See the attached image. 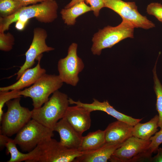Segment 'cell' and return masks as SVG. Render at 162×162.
<instances>
[{
    "label": "cell",
    "instance_id": "cell-1",
    "mask_svg": "<svg viewBox=\"0 0 162 162\" xmlns=\"http://www.w3.org/2000/svg\"><path fill=\"white\" fill-rule=\"evenodd\" d=\"M58 8L55 0L22 6L14 14L6 17H0V32L8 30L10 25L17 20L28 22L30 19L34 18L41 23L52 22L57 17Z\"/></svg>",
    "mask_w": 162,
    "mask_h": 162
},
{
    "label": "cell",
    "instance_id": "cell-2",
    "mask_svg": "<svg viewBox=\"0 0 162 162\" xmlns=\"http://www.w3.org/2000/svg\"><path fill=\"white\" fill-rule=\"evenodd\" d=\"M33 150L28 162H71L83 153L79 149L68 148L52 138L41 142Z\"/></svg>",
    "mask_w": 162,
    "mask_h": 162
},
{
    "label": "cell",
    "instance_id": "cell-3",
    "mask_svg": "<svg viewBox=\"0 0 162 162\" xmlns=\"http://www.w3.org/2000/svg\"><path fill=\"white\" fill-rule=\"evenodd\" d=\"M69 104L68 95L58 90L43 106L31 110L32 119L52 130L56 123L64 117Z\"/></svg>",
    "mask_w": 162,
    "mask_h": 162
},
{
    "label": "cell",
    "instance_id": "cell-4",
    "mask_svg": "<svg viewBox=\"0 0 162 162\" xmlns=\"http://www.w3.org/2000/svg\"><path fill=\"white\" fill-rule=\"evenodd\" d=\"M134 28L131 23L122 20L116 26H108L100 30L94 34L92 39L91 50L92 53L100 55L102 50L111 48L125 38H134Z\"/></svg>",
    "mask_w": 162,
    "mask_h": 162
},
{
    "label": "cell",
    "instance_id": "cell-5",
    "mask_svg": "<svg viewBox=\"0 0 162 162\" xmlns=\"http://www.w3.org/2000/svg\"><path fill=\"white\" fill-rule=\"evenodd\" d=\"M20 98L11 100L5 103L8 109L0 121L1 134L11 136L16 134L32 118V111L21 105Z\"/></svg>",
    "mask_w": 162,
    "mask_h": 162
},
{
    "label": "cell",
    "instance_id": "cell-6",
    "mask_svg": "<svg viewBox=\"0 0 162 162\" xmlns=\"http://www.w3.org/2000/svg\"><path fill=\"white\" fill-rule=\"evenodd\" d=\"M63 83L58 75L45 74L32 86L20 90V94L21 96L30 98L34 108H38L48 100L51 94L62 87Z\"/></svg>",
    "mask_w": 162,
    "mask_h": 162
},
{
    "label": "cell",
    "instance_id": "cell-7",
    "mask_svg": "<svg viewBox=\"0 0 162 162\" xmlns=\"http://www.w3.org/2000/svg\"><path fill=\"white\" fill-rule=\"evenodd\" d=\"M150 143V140H143L132 136L116 150L109 160L111 162H150L152 154L148 148Z\"/></svg>",
    "mask_w": 162,
    "mask_h": 162
},
{
    "label": "cell",
    "instance_id": "cell-8",
    "mask_svg": "<svg viewBox=\"0 0 162 162\" xmlns=\"http://www.w3.org/2000/svg\"><path fill=\"white\" fill-rule=\"evenodd\" d=\"M53 131L32 119L16 133L14 140L22 151L28 152L41 142L52 137Z\"/></svg>",
    "mask_w": 162,
    "mask_h": 162
},
{
    "label": "cell",
    "instance_id": "cell-9",
    "mask_svg": "<svg viewBox=\"0 0 162 162\" xmlns=\"http://www.w3.org/2000/svg\"><path fill=\"white\" fill-rule=\"evenodd\" d=\"M104 0L105 7L113 10L119 15L122 20L128 22L134 28L148 29L155 26L146 16L139 13L135 2L122 0Z\"/></svg>",
    "mask_w": 162,
    "mask_h": 162
},
{
    "label": "cell",
    "instance_id": "cell-10",
    "mask_svg": "<svg viewBox=\"0 0 162 162\" xmlns=\"http://www.w3.org/2000/svg\"><path fill=\"white\" fill-rule=\"evenodd\" d=\"M77 44L72 43L68 50V55L60 59L58 64V76L64 82L76 86L79 81V74L83 69L84 64L77 54Z\"/></svg>",
    "mask_w": 162,
    "mask_h": 162
},
{
    "label": "cell",
    "instance_id": "cell-11",
    "mask_svg": "<svg viewBox=\"0 0 162 162\" xmlns=\"http://www.w3.org/2000/svg\"><path fill=\"white\" fill-rule=\"evenodd\" d=\"M47 37L46 31L40 27H36L33 30V37L30 47L25 53L26 60L16 74L18 80L26 69L31 68L35 64V60L43 52L53 50L54 48L49 46L46 44Z\"/></svg>",
    "mask_w": 162,
    "mask_h": 162
},
{
    "label": "cell",
    "instance_id": "cell-12",
    "mask_svg": "<svg viewBox=\"0 0 162 162\" xmlns=\"http://www.w3.org/2000/svg\"><path fill=\"white\" fill-rule=\"evenodd\" d=\"M69 101L70 104L82 106L91 112L97 110L104 112L118 120L133 126L140 122L142 119L134 118L118 111L110 104L107 100L101 102L94 98L93 101L90 104L83 103L80 100L75 101L70 98H69Z\"/></svg>",
    "mask_w": 162,
    "mask_h": 162
},
{
    "label": "cell",
    "instance_id": "cell-13",
    "mask_svg": "<svg viewBox=\"0 0 162 162\" xmlns=\"http://www.w3.org/2000/svg\"><path fill=\"white\" fill-rule=\"evenodd\" d=\"M91 112L84 107L76 105L68 106L64 118L78 133L82 135L90 127Z\"/></svg>",
    "mask_w": 162,
    "mask_h": 162
},
{
    "label": "cell",
    "instance_id": "cell-14",
    "mask_svg": "<svg viewBox=\"0 0 162 162\" xmlns=\"http://www.w3.org/2000/svg\"><path fill=\"white\" fill-rule=\"evenodd\" d=\"M58 132L60 136V143L68 148L79 149L83 136L78 133L64 117L60 119L52 129Z\"/></svg>",
    "mask_w": 162,
    "mask_h": 162
},
{
    "label": "cell",
    "instance_id": "cell-15",
    "mask_svg": "<svg viewBox=\"0 0 162 162\" xmlns=\"http://www.w3.org/2000/svg\"><path fill=\"white\" fill-rule=\"evenodd\" d=\"M133 127L118 120L110 123L104 130L106 143H123L133 136Z\"/></svg>",
    "mask_w": 162,
    "mask_h": 162
},
{
    "label": "cell",
    "instance_id": "cell-16",
    "mask_svg": "<svg viewBox=\"0 0 162 162\" xmlns=\"http://www.w3.org/2000/svg\"><path fill=\"white\" fill-rule=\"evenodd\" d=\"M42 57V54L37 59L38 63L33 68H29L26 70L18 81L11 85L0 87V91L21 90L34 84L46 73V70L40 66V61Z\"/></svg>",
    "mask_w": 162,
    "mask_h": 162
},
{
    "label": "cell",
    "instance_id": "cell-17",
    "mask_svg": "<svg viewBox=\"0 0 162 162\" xmlns=\"http://www.w3.org/2000/svg\"><path fill=\"white\" fill-rule=\"evenodd\" d=\"M122 144L106 143L96 149L83 152L82 155L76 158L74 162H106Z\"/></svg>",
    "mask_w": 162,
    "mask_h": 162
},
{
    "label": "cell",
    "instance_id": "cell-18",
    "mask_svg": "<svg viewBox=\"0 0 162 162\" xmlns=\"http://www.w3.org/2000/svg\"><path fill=\"white\" fill-rule=\"evenodd\" d=\"M158 115H156L147 122L137 123L133 127V136L143 140H149L158 130Z\"/></svg>",
    "mask_w": 162,
    "mask_h": 162
},
{
    "label": "cell",
    "instance_id": "cell-19",
    "mask_svg": "<svg viewBox=\"0 0 162 162\" xmlns=\"http://www.w3.org/2000/svg\"><path fill=\"white\" fill-rule=\"evenodd\" d=\"M106 143L105 131L98 130L83 136L79 149L84 152L94 150Z\"/></svg>",
    "mask_w": 162,
    "mask_h": 162
},
{
    "label": "cell",
    "instance_id": "cell-20",
    "mask_svg": "<svg viewBox=\"0 0 162 162\" xmlns=\"http://www.w3.org/2000/svg\"><path fill=\"white\" fill-rule=\"evenodd\" d=\"M90 11H92L90 7L83 2L69 8L62 9L60 14L64 23L67 25L71 26L74 25L77 17Z\"/></svg>",
    "mask_w": 162,
    "mask_h": 162
},
{
    "label": "cell",
    "instance_id": "cell-21",
    "mask_svg": "<svg viewBox=\"0 0 162 162\" xmlns=\"http://www.w3.org/2000/svg\"><path fill=\"white\" fill-rule=\"evenodd\" d=\"M16 144L14 139L9 138L5 145L7 149V153H10V158L8 162H20L25 161L28 162L32 157L33 151L25 154L21 152L17 148Z\"/></svg>",
    "mask_w": 162,
    "mask_h": 162
},
{
    "label": "cell",
    "instance_id": "cell-22",
    "mask_svg": "<svg viewBox=\"0 0 162 162\" xmlns=\"http://www.w3.org/2000/svg\"><path fill=\"white\" fill-rule=\"evenodd\" d=\"M158 60L154 68L153 72L154 81V90L156 96V109L158 113V126L162 129V85L157 74L156 65Z\"/></svg>",
    "mask_w": 162,
    "mask_h": 162
},
{
    "label": "cell",
    "instance_id": "cell-23",
    "mask_svg": "<svg viewBox=\"0 0 162 162\" xmlns=\"http://www.w3.org/2000/svg\"><path fill=\"white\" fill-rule=\"evenodd\" d=\"M22 6L19 0H0V17L11 15Z\"/></svg>",
    "mask_w": 162,
    "mask_h": 162
},
{
    "label": "cell",
    "instance_id": "cell-24",
    "mask_svg": "<svg viewBox=\"0 0 162 162\" xmlns=\"http://www.w3.org/2000/svg\"><path fill=\"white\" fill-rule=\"evenodd\" d=\"M20 90H12L10 91H0V121L4 113L3 108L4 104L11 100L21 97Z\"/></svg>",
    "mask_w": 162,
    "mask_h": 162
},
{
    "label": "cell",
    "instance_id": "cell-25",
    "mask_svg": "<svg viewBox=\"0 0 162 162\" xmlns=\"http://www.w3.org/2000/svg\"><path fill=\"white\" fill-rule=\"evenodd\" d=\"M15 39L14 36L10 32L5 33L0 32V50L8 52L13 48Z\"/></svg>",
    "mask_w": 162,
    "mask_h": 162
},
{
    "label": "cell",
    "instance_id": "cell-26",
    "mask_svg": "<svg viewBox=\"0 0 162 162\" xmlns=\"http://www.w3.org/2000/svg\"><path fill=\"white\" fill-rule=\"evenodd\" d=\"M149 140L151 143L148 149L152 154L153 153L157 152L159 145L162 143V129L156 132L154 136L151 137Z\"/></svg>",
    "mask_w": 162,
    "mask_h": 162
},
{
    "label": "cell",
    "instance_id": "cell-27",
    "mask_svg": "<svg viewBox=\"0 0 162 162\" xmlns=\"http://www.w3.org/2000/svg\"><path fill=\"white\" fill-rule=\"evenodd\" d=\"M146 11L148 14L154 16L162 22V4H161L157 2L150 3L147 7Z\"/></svg>",
    "mask_w": 162,
    "mask_h": 162
},
{
    "label": "cell",
    "instance_id": "cell-28",
    "mask_svg": "<svg viewBox=\"0 0 162 162\" xmlns=\"http://www.w3.org/2000/svg\"><path fill=\"white\" fill-rule=\"evenodd\" d=\"M87 4H89L92 11H93L94 15L98 16L100 9L105 7L104 0H85Z\"/></svg>",
    "mask_w": 162,
    "mask_h": 162
},
{
    "label": "cell",
    "instance_id": "cell-29",
    "mask_svg": "<svg viewBox=\"0 0 162 162\" xmlns=\"http://www.w3.org/2000/svg\"><path fill=\"white\" fill-rule=\"evenodd\" d=\"M157 152V154L151 158L150 162H162V148H158Z\"/></svg>",
    "mask_w": 162,
    "mask_h": 162
},
{
    "label": "cell",
    "instance_id": "cell-30",
    "mask_svg": "<svg viewBox=\"0 0 162 162\" xmlns=\"http://www.w3.org/2000/svg\"><path fill=\"white\" fill-rule=\"evenodd\" d=\"M22 6H26L30 4H35L38 2H41L49 0H19Z\"/></svg>",
    "mask_w": 162,
    "mask_h": 162
},
{
    "label": "cell",
    "instance_id": "cell-31",
    "mask_svg": "<svg viewBox=\"0 0 162 162\" xmlns=\"http://www.w3.org/2000/svg\"><path fill=\"white\" fill-rule=\"evenodd\" d=\"M16 23L15 28L18 30L21 31L24 28L28 22L20 20H17Z\"/></svg>",
    "mask_w": 162,
    "mask_h": 162
},
{
    "label": "cell",
    "instance_id": "cell-32",
    "mask_svg": "<svg viewBox=\"0 0 162 162\" xmlns=\"http://www.w3.org/2000/svg\"><path fill=\"white\" fill-rule=\"evenodd\" d=\"M9 137L5 135L1 134L0 135V145L1 147L5 146Z\"/></svg>",
    "mask_w": 162,
    "mask_h": 162
},
{
    "label": "cell",
    "instance_id": "cell-33",
    "mask_svg": "<svg viewBox=\"0 0 162 162\" xmlns=\"http://www.w3.org/2000/svg\"><path fill=\"white\" fill-rule=\"evenodd\" d=\"M85 1V0H72L70 3L65 6L64 8H69L77 3L84 2Z\"/></svg>",
    "mask_w": 162,
    "mask_h": 162
}]
</instances>
